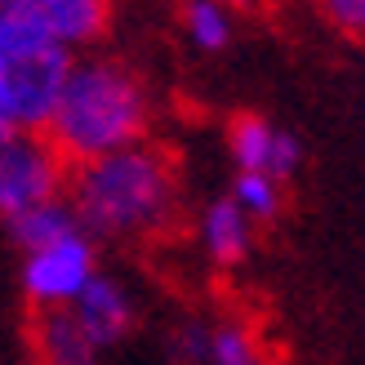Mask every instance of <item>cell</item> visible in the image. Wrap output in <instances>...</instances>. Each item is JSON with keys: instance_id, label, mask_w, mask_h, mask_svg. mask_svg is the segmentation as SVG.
I'll list each match as a JSON object with an SVG mask.
<instances>
[{"instance_id": "obj_4", "label": "cell", "mask_w": 365, "mask_h": 365, "mask_svg": "<svg viewBox=\"0 0 365 365\" xmlns=\"http://www.w3.org/2000/svg\"><path fill=\"white\" fill-rule=\"evenodd\" d=\"M103 272L98 263V245L85 232H71L53 245L27 250L23 267H18V285L31 312H63L76 303V294Z\"/></svg>"}, {"instance_id": "obj_15", "label": "cell", "mask_w": 365, "mask_h": 365, "mask_svg": "<svg viewBox=\"0 0 365 365\" xmlns=\"http://www.w3.org/2000/svg\"><path fill=\"white\" fill-rule=\"evenodd\" d=\"M205 334H210V317H187L174 325L170 334V352L182 361V365H200V356H205Z\"/></svg>"}, {"instance_id": "obj_3", "label": "cell", "mask_w": 365, "mask_h": 365, "mask_svg": "<svg viewBox=\"0 0 365 365\" xmlns=\"http://www.w3.org/2000/svg\"><path fill=\"white\" fill-rule=\"evenodd\" d=\"M76 53L14 14H0V134H45Z\"/></svg>"}, {"instance_id": "obj_11", "label": "cell", "mask_w": 365, "mask_h": 365, "mask_svg": "<svg viewBox=\"0 0 365 365\" xmlns=\"http://www.w3.org/2000/svg\"><path fill=\"white\" fill-rule=\"evenodd\" d=\"M182 41L200 53H223L236 36V9L227 0H182L178 5Z\"/></svg>"}, {"instance_id": "obj_16", "label": "cell", "mask_w": 365, "mask_h": 365, "mask_svg": "<svg viewBox=\"0 0 365 365\" xmlns=\"http://www.w3.org/2000/svg\"><path fill=\"white\" fill-rule=\"evenodd\" d=\"M325 23L343 36H361L365 31V0H317Z\"/></svg>"}, {"instance_id": "obj_13", "label": "cell", "mask_w": 365, "mask_h": 365, "mask_svg": "<svg viewBox=\"0 0 365 365\" xmlns=\"http://www.w3.org/2000/svg\"><path fill=\"white\" fill-rule=\"evenodd\" d=\"M9 236H14V245L18 250H41V245H53V241H63V236H71V232H81V223H76V214H71V205L58 196V200H45V205H36V210H27V214H18V218H9Z\"/></svg>"}, {"instance_id": "obj_14", "label": "cell", "mask_w": 365, "mask_h": 365, "mask_svg": "<svg viewBox=\"0 0 365 365\" xmlns=\"http://www.w3.org/2000/svg\"><path fill=\"white\" fill-rule=\"evenodd\" d=\"M227 196L236 200V210H241L254 227L277 223L281 210H285V182L267 178V174H236Z\"/></svg>"}, {"instance_id": "obj_10", "label": "cell", "mask_w": 365, "mask_h": 365, "mask_svg": "<svg viewBox=\"0 0 365 365\" xmlns=\"http://www.w3.org/2000/svg\"><path fill=\"white\" fill-rule=\"evenodd\" d=\"M31 356L36 365H103V352L85 339L71 312H31Z\"/></svg>"}, {"instance_id": "obj_2", "label": "cell", "mask_w": 365, "mask_h": 365, "mask_svg": "<svg viewBox=\"0 0 365 365\" xmlns=\"http://www.w3.org/2000/svg\"><path fill=\"white\" fill-rule=\"evenodd\" d=\"M152 125H156L152 85L125 58L89 49V53H76L67 67V81L49 112L45 138L71 170V165H85V160L112 156L120 148H134V143H148Z\"/></svg>"}, {"instance_id": "obj_12", "label": "cell", "mask_w": 365, "mask_h": 365, "mask_svg": "<svg viewBox=\"0 0 365 365\" xmlns=\"http://www.w3.org/2000/svg\"><path fill=\"white\" fill-rule=\"evenodd\" d=\"M200 365H272V356L263 352V339L250 321L236 317H214L210 334H205V356Z\"/></svg>"}, {"instance_id": "obj_6", "label": "cell", "mask_w": 365, "mask_h": 365, "mask_svg": "<svg viewBox=\"0 0 365 365\" xmlns=\"http://www.w3.org/2000/svg\"><path fill=\"white\" fill-rule=\"evenodd\" d=\"M227 156L236 174H267L289 187V178H299L303 170V138L294 130H281L259 112H241L227 125Z\"/></svg>"}, {"instance_id": "obj_17", "label": "cell", "mask_w": 365, "mask_h": 365, "mask_svg": "<svg viewBox=\"0 0 365 365\" xmlns=\"http://www.w3.org/2000/svg\"><path fill=\"white\" fill-rule=\"evenodd\" d=\"M227 5H232V9H236V5H241V0H227Z\"/></svg>"}, {"instance_id": "obj_5", "label": "cell", "mask_w": 365, "mask_h": 365, "mask_svg": "<svg viewBox=\"0 0 365 365\" xmlns=\"http://www.w3.org/2000/svg\"><path fill=\"white\" fill-rule=\"evenodd\" d=\"M67 187V165L45 134H0V218H18L45 200H58Z\"/></svg>"}, {"instance_id": "obj_9", "label": "cell", "mask_w": 365, "mask_h": 365, "mask_svg": "<svg viewBox=\"0 0 365 365\" xmlns=\"http://www.w3.org/2000/svg\"><path fill=\"white\" fill-rule=\"evenodd\" d=\"M254 236H259V227L236 210L232 196H214L196 214V250H200V259L218 272L241 267L254 254Z\"/></svg>"}, {"instance_id": "obj_7", "label": "cell", "mask_w": 365, "mask_h": 365, "mask_svg": "<svg viewBox=\"0 0 365 365\" xmlns=\"http://www.w3.org/2000/svg\"><path fill=\"white\" fill-rule=\"evenodd\" d=\"M0 14H14L45 31L67 53H89L112 27V0H0Z\"/></svg>"}, {"instance_id": "obj_1", "label": "cell", "mask_w": 365, "mask_h": 365, "mask_svg": "<svg viewBox=\"0 0 365 365\" xmlns=\"http://www.w3.org/2000/svg\"><path fill=\"white\" fill-rule=\"evenodd\" d=\"M63 200L94 245H143L178 223L182 182L156 138L67 170Z\"/></svg>"}, {"instance_id": "obj_8", "label": "cell", "mask_w": 365, "mask_h": 365, "mask_svg": "<svg viewBox=\"0 0 365 365\" xmlns=\"http://www.w3.org/2000/svg\"><path fill=\"white\" fill-rule=\"evenodd\" d=\"M67 312L85 330V339L107 356L112 348H120V343L134 334V325H138V299H134V289L125 285L116 272H98V277L76 294V303H71Z\"/></svg>"}]
</instances>
